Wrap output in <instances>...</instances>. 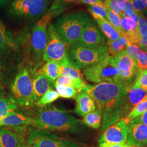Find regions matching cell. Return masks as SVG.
<instances>
[{"label":"cell","mask_w":147,"mask_h":147,"mask_svg":"<svg viewBox=\"0 0 147 147\" xmlns=\"http://www.w3.org/2000/svg\"><path fill=\"white\" fill-rule=\"evenodd\" d=\"M59 67L60 64L58 62L50 61L46 62L42 67L34 74H42L55 82L58 77L61 76Z\"/></svg>","instance_id":"cell-20"},{"label":"cell","mask_w":147,"mask_h":147,"mask_svg":"<svg viewBox=\"0 0 147 147\" xmlns=\"http://www.w3.org/2000/svg\"><path fill=\"white\" fill-rule=\"evenodd\" d=\"M128 43L129 42L126 38L123 36L115 40H109L107 44L109 53H110L113 57H115L119 53L125 51Z\"/></svg>","instance_id":"cell-26"},{"label":"cell","mask_w":147,"mask_h":147,"mask_svg":"<svg viewBox=\"0 0 147 147\" xmlns=\"http://www.w3.org/2000/svg\"><path fill=\"white\" fill-rule=\"evenodd\" d=\"M123 11L126 9H133L129 0H116Z\"/></svg>","instance_id":"cell-42"},{"label":"cell","mask_w":147,"mask_h":147,"mask_svg":"<svg viewBox=\"0 0 147 147\" xmlns=\"http://www.w3.org/2000/svg\"><path fill=\"white\" fill-rule=\"evenodd\" d=\"M80 2V0H54L47 12L51 16L52 18H53L66 11L72 5Z\"/></svg>","instance_id":"cell-22"},{"label":"cell","mask_w":147,"mask_h":147,"mask_svg":"<svg viewBox=\"0 0 147 147\" xmlns=\"http://www.w3.org/2000/svg\"><path fill=\"white\" fill-rule=\"evenodd\" d=\"M133 9L137 13H142L147 9L146 0H129Z\"/></svg>","instance_id":"cell-37"},{"label":"cell","mask_w":147,"mask_h":147,"mask_svg":"<svg viewBox=\"0 0 147 147\" xmlns=\"http://www.w3.org/2000/svg\"><path fill=\"white\" fill-rule=\"evenodd\" d=\"M83 73L86 79L96 84L111 82L123 84L115 58L110 55L107 56L98 63L84 69Z\"/></svg>","instance_id":"cell-5"},{"label":"cell","mask_w":147,"mask_h":147,"mask_svg":"<svg viewBox=\"0 0 147 147\" xmlns=\"http://www.w3.org/2000/svg\"><path fill=\"white\" fill-rule=\"evenodd\" d=\"M121 36L125 38L128 42L139 45L142 36L138 31V24L131 19L123 16H121Z\"/></svg>","instance_id":"cell-14"},{"label":"cell","mask_w":147,"mask_h":147,"mask_svg":"<svg viewBox=\"0 0 147 147\" xmlns=\"http://www.w3.org/2000/svg\"><path fill=\"white\" fill-rule=\"evenodd\" d=\"M24 143L22 137L11 129L0 130V145L2 147H20Z\"/></svg>","instance_id":"cell-18"},{"label":"cell","mask_w":147,"mask_h":147,"mask_svg":"<svg viewBox=\"0 0 147 147\" xmlns=\"http://www.w3.org/2000/svg\"><path fill=\"white\" fill-rule=\"evenodd\" d=\"M129 125L121 119L104 130L100 137L99 143L125 144L129 131Z\"/></svg>","instance_id":"cell-12"},{"label":"cell","mask_w":147,"mask_h":147,"mask_svg":"<svg viewBox=\"0 0 147 147\" xmlns=\"http://www.w3.org/2000/svg\"><path fill=\"white\" fill-rule=\"evenodd\" d=\"M142 13L143 14L145 15V16H146L147 17V9H146L145 11H143L142 12Z\"/></svg>","instance_id":"cell-48"},{"label":"cell","mask_w":147,"mask_h":147,"mask_svg":"<svg viewBox=\"0 0 147 147\" xmlns=\"http://www.w3.org/2000/svg\"><path fill=\"white\" fill-rule=\"evenodd\" d=\"M137 65L138 69H147V52L144 51L137 61Z\"/></svg>","instance_id":"cell-40"},{"label":"cell","mask_w":147,"mask_h":147,"mask_svg":"<svg viewBox=\"0 0 147 147\" xmlns=\"http://www.w3.org/2000/svg\"><path fill=\"white\" fill-rule=\"evenodd\" d=\"M1 91H0V96H1Z\"/></svg>","instance_id":"cell-51"},{"label":"cell","mask_w":147,"mask_h":147,"mask_svg":"<svg viewBox=\"0 0 147 147\" xmlns=\"http://www.w3.org/2000/svg\"><path fill=\"white\" fill-rule=\"evenodd\" d=\"M138 28L142 37H144L147 34V18L142 13H138Z\"/></svg>","instance_id":"cell-36"},{"label":"cell","mask_w":147,"mask_h":147,"mask_svg":"<svg viewBox=\"0 0 147 147\" xmlns=\"http://www.w3.org/2000/svg\"><path fill=\"white\" fill-rule=\"evenodd\" d=\"M99 147H126L125 144H120V143H112L102 142L99 143Z\"/></svg>","instance_id":"cell-43"},{"label":"cell","mask_w":147,"mask_h":147,"mask_svg":"<svg viewBox=\"0 0 147 147\" xmlns=\"http://www.w3.org/2000/svg\"><path fill=\"white\" fill-rule=\"evenodd\" d=\"M101 1H102V0H101ZM103 1H104V2H105V0H103Z\"/></svg>","instance_id":"cell-52"},{"label":"cell","mask_w":147,"mask_h":147,"mask_svg":"<svg viewBox=\"0 0 147 147\" xmlns=\"http://www.w3.org/2000/svg\"><path fill=\"white\" fill-rule=\"evenodd\" d=\"M80 2L89 5H94L96 4L103 5H105V2L101 0H80Z\"/></svg>","instance_id":"cell-44"},{"label":"cell","mask_w":147,"mask_h":147,"mask_svg":"<svg viewBox=\"0 0 147 147\" xmlns=\"http://www.w3.org/2000/svg\"><path fill=\"white\" fill-rule=\"evenodd\" d=\"M126 144L136 147L147 146V125L141 123L130 124Z\"/></svg>","instance_id":"cell-13"},{"label":"cell","mask_w":147,"mask_h":147,"mask_svg":"<svg viewBox=\"0 0 147 147\" xmlns=\"http://www.w3.org/2000/svg\"><path fill=\"white\" fill-rule=\"evenodd\" d=\"M135 83L147 92V69H139Z\"/></svg>","instance_id":"cell-35"},{"label":"cell","mask_w":147,"mask_h":147,"mask_svg":"<svg viewBox=\"0 0 147 147\" xmlns=\"http://www.w3.org/2000/svg\"><path fill=\"white\" fill-rule=\"evenodd\" d=\"M18 109V105L13 99L0 96V121Z\"/></svg>","instance_id":"cell-28"},{"label":"cell","mask_w":147,"mask_h":147,"mask_svg":"<svg viewBox=\"0 0 147 147\" xmlns=\"http://www.w3.org/2000/svg\"><path fill=\"white\" fill-rule=\"evenodd\" d=\"M32 125L44 130L76 132L82 124L67 111L53 107L39 111L33 118Z\"/></svg>","instance_id":"cell-2"},{"label":"cell","mask_w":147,"mask_h":147,"mask_svg":"<svg viewBox=\"0 0 147 147\" xmlns=\"http://www.w3.org/2000/svg\"><path fill=\"white\" fill-rule=\"evenodd\" d=\"M11 89L13 99L17 104L26 107L35 104L32 80L27 69L24 68L18 74Z\"/></svg>","instance_id":"cell-8"},{"label":"cell","mask_w":147,"mask_h":147,"mask_svg":"<svg viewBox=\"0 0 147 147\" xmlns=\"http://www.w3.org/2000/svg\"><path fill=\"white\" fill-rule=\"evenodd\" d=\"M147 95V92L136 84L132 86L129 90L123 111L122 119H124L130 111Z\"/></svg>","instance_id":"cell-15"},{"label":"cell","mask_w":147,"mask_h":147,"mask_svg":"<svg viewBox=\"0 0 147 147\" xmlns=\"http://www.w3.org/2000/svg\"><path fill=\"white\" fill-rule=\"evenodd\" d=\"M142 49L144 52H147V47H146L142 48Z\"/></svg>","instance_id":"cell-49"},{"label":"cell","mask_w":147,"mask_h":147,"mask_svg":"<svg viewBox=\"0 0 147 147\" xmlns=\"http://www.w3.org/2000/svg\"><path fill=\"white\" fill-rule=\"evenodd\" d=\"M55 86L56 90V91L57 92L59 97L63 98H73L79 93V90L78 89L64 85H56Z\"/></svg>","instance_id":"cell-31"},{"label":"cell","mask_w":147,"mask_h":147,"mask_svg":"<svg viewBox=\"0 0 147 147\" xmlns=\"http://www.w3.org/2000/svg\"><path fill=\"white\" fill-rule=\"evenodd\" d=\"M75 112L79 116L84 117L96 109L94 101L84 90L79 92L75 96Z\"/></svg>","instance_id":"cell-16"},{"label":"cell","mask_w":147,"mask_h":147,"mask_svg":"<svg viewBox=\"0 0 147 147\" xmlns=\"http://www.w3.org/2000/svg\"><path fill=\"white\" fill-rule=\"evenodd\" d=\"M126 53L137 62V61L142 56L144 51L136 44L129 42L125 51Z\"/></svg>","instance_id":"cell-34"},{"label":"cell","mask_w":147,"mask_h":147,"mask_svg":"<svg viewBox=\"0 0 147 147\" xmlns=\"http://www.w3.org/2000/svg\"><path fill=\"white\" fill-rule=\"evenodd\" d=\"M126 147H134V146H129V145H127V144H126Z\"/></svg>","instance_id":"cell-50"},{"label":"cell","mask_w":147,"mask_h":147,"mask_svg":"<svg viewBox=\"0 0 147 147\" xmlns=\"http://www.w3.org/2000/svg\"><path fill=\"white\" fill-rule=\"evenodd\" d=\"M129 89L124 84L111 82L87 84L81 89L90 95L94 101L96 107L102 112V131L122 119L124 104Z\"/></svg>","instance_id":"cell-1"},{"label":"cell","mask_w":147,"mask_h":147,"mask_svg":"<svg viewBox=\"0 0 147 147\" xmlns=\"http://www.w3.org/2000/svg\"><path fill=\"white\" fill-rule=\"evenodd\" d=\"M120 16L130 18L134 21H135L138 24V13L134 11L133 9H126L121 13Z\"/></svg>","instance_id":"cell-39"},{"label":"cell","mask_w":147,"mask_h":147,"mask_svg":"<svg viewBox=\"0 0 147 147\" xmlns=\"http://www.w3.org/2000/svg\"><path fill=\"white\" fill-rule=\"evenodd\" d=\"M104 2L105 5L109 7L112 11H113L119 16H121L123 11L116 0H105Z\"/></svg>","instance_id":"cell-38"},{"label":"cell","mask_w":147,"mask_h":147,"mask_svg":"<svg viewBox=\"0 0 147 147\" xmlns=\"http://www.w3.org/2000/svg\"><path fill=\"white\" fill-rule=\"evenodd\" d=\"M106 10L107 13V20L121 35V16L112 11L107 6L106 7Z\"/></svg>","instance_id":"cell-33"},{"label":"cell","mask_w":147,"mask_h":147,"mask_svg":"<svg viewBox=\"0 0 147 147\" xmlns=\"http://www.w3.org/2000/svg\"><path fill=\"white\" fill-rule=\"evenodd\" d=\"M8 0H0V7L5 4Z\"/></svg>","instance_id":"cell-46"},{"label":"cell","mask_w":147,"mask_h":147,"mask_svg":"<svg viewBox=\"0 0 147 147\" xmlns=\"http://www.w3.org/2000/svg\"><path fill=\"white\" fill-rule=\"evenodd\" d=\"M53 0H14L11 4V12L27 19L39 20L49 9Z\"/></svg>","instance_id":"cell-9"},{"label":"cell","mask_w":147,"mask_h":147,"mask_svg":"<svg viewBox=\"0 0 147 147\" xmlns=\"http://www.w3.org/2000/svg\"><path fill=\"white\" fill-rule=\"evenodd\" d=\"M94 19L98 24L101 31L105 34V36L109 38V40H115L121 37V34L107 20L100 18H96Z\"/></svg>","instance_id":"cell-23"},{"label":"cell","mask_w":147,"mask_h":147,"mask_svg":"<svg viewBox=\"0 0 147 147\" xmlns=\"http://www.w3.org/2000/svg\"><path fill=\"white\" fill-rule=\"evenodd\" d=\"M0 147H2L1 146V145H0Z\"/></svg>","instance_id":"cell-54"},{"label":"cell","mask_w":147,"mask_h":147,"mask_svg":"<svg viewBox=\"0 0 147 147\" xmlns=\"http://www.w3.org/2000/svg\"><path fill=\"white\" fill-rule=\"evenodd\" d=\"M20 147H31V146L28 143V144H23Z\"/></svg>","instance_id":"cell-47"},{"label":"cell","mask_w":147,"mask_h":147,"mask_svg":"<svg viewBox=\"0 0 147 147\" xmlns=\"http://www.w3.org/2000/svg\"><path fill=\"white\" fill-rule=\"evenodd\" d=\"M68 59L75 68H87L109 55L107 45L99 47H86L75 46L69 47Z\"/></svg>","instance_id":"cell-6"},{"label":"cell","mask_w":147,"mask_h":147,"mask_svg":"<svg viewBox=\"0 0 147 147\" xmlns=\"http://www.w3.org/2000/svg\"><path fill=\"white\" fill-rule=\"evenodd\" d=\"M105 44L106 39L102 32L94 22L91 20L84 27L74 47H99L105 46Z\"/></svg>","instance_id":"cell-11"},{"label":"cell","mask_w":147,"mask_h":147,"mask_svg":"<svg viewBox=\"0 0 147 147\" xmlns=\"http://www.w3.org/2000/svg\"><path fill=\"white\" fill-rule=\"evenodd\" d=\"M91 20L90 16L84 11H75L61 16L54 26L63 41L69 47H72Z\"/></svg>","instance_id":"cell-4"},{"label":"cell","mask_w":147,"mask_h":147,"mask_svg":"<svg viewBox=\"0 0 147 147\" xmlns=\"http://www.w3.org/2000/svg\"><path fill=\"white\" fill-rule=\"evenodd\" d=\"M33 123V118L27 117L21 113L13 112L8 115L0 121L1 126L19 127L32 125Z\"/></svg>","instance_id":"cell-19"},{"label":"cell","mask_w":147,"mask_h":147,"mask_svg":"<svg viewBox=\"0 0 147 147\" xmlns=\"http://www.w3.org/2000/svg\"><path fill=\"white\" fill-rule=\"evenodd\" d=\"M16 42L10 31L0 20V53L8 49H15Z\"/></svg>","instance_id":"cell-21"},{"label":"cell","mask_w":147,"mask_h":147,"mask_svg":"<svg viewBox=\"0 0 147 147\" xmlns=\"http://www.w3.org/2000/svg\"><path fill=\"white\" fill-rule=\"evenodd\" d=\"M59 72L61 75H67L73 79H84L83 75L80 69L75 68L71 63L60 65Z\"/></svg>","instance_id":"cell-29"},{"label":"cell","mask_w":147,"mask_h":147,"mask_svg":"<svg viewBox=\"0 0 147 147\" xmlns=\"http://www.w3.org/2000/svg\"><path fill=\"white\" fill-rule=\"evenodd\" d=\"M147 110V95L130 111L123 119L126 124L129 125L130 121L136 118L137 117L141 116Z\"/></svg>","instance_id":"cell-27"},{"label":"cell","mask_w":147,"mask_h":147,"mask_svg":"<svg viewBox=\"0 0 147 147\" xmlns=\"http://www.w3.org/2000/svg\"><path fill=\"white\" fill-rule=\"evenodd\" d=\"M139 47L141 49L146 47L147 46V34L144 37H142L141 42L139 44Z\"/></svg>","instance_id":"cell-45"},{"label":"cell","mask_w":147,"mask_h":147,"mask_svg":"<svg viewBox=\"0 0 147 147\" xmlns=\"http://www.w3.org/2000/svg\"><path fill=\"white\" fill-rule=\"evenodd\" d=\"M146 2H147V0H146Z\"/></svg>","instance_id":"cell-53"},{"label":"cell","mask_w":147,"mask_h":147,"mask_svg":"<svg viewBox=\"0 0 147 147\" xmlns=\"http://www.w3.org/2000/svg\"><path fill=\"white\" fill-rule=\"evenodd\" d=\"M56 85L71 87L78 89L79 92L87 85V83L84 79H73L67 75H61L55 82V86Z\"/></svg>","instance_id":"cell-24"},{"label":"cell","mask_w":147,"mask_h":147,"mask_svg":"<svg viewBox=\"0 0 147 147\" xmlns=\"http://www.w3.org/2000/svg\"><path fill=\"white\" fill-rule=\"evenodd\" d=\"M134 123H141V124H144L147 125V110L141 116L137 117L136 118L130 121L129 125H130Z\"/></svg>","instance_id":"cell-41"},{"label":"cell","mask_w":147,"mask_h":147,"mask_svg":"<svg viewBox=\"0 0 147 147\" xmlns=\"http://www.w3.org/2000/svg\"><path fill=\"white\" fill-rule=\"evenodd\" d=\"M32 80L33 92L35 102L39 100L50 89H53L55 82L47 76L40 74H34Z\"/></svg>","instance_id":"cell-17"},{"label":"cell","mask_w":147,"mask_h":147,"mask_svg":"<svg viewBox=\"0 0 147 147\" xmlns=\"http://www.w3.org/2000/svg\"><path fill=\"white\" fill-rule=\"evenodd\" d=\"M106 7L107 5H103L96 4L89 5L88 7V10L94 18H100L107 20V13Z\"/></svg>","instance_id":"cell-32"},{"label":"cell","mask_w":147,"mask_h":147,"mask_svg":"<svg viewBox=\"0 0 147 147\" xmlns=\"http://www.w3.org/2000/svg\"><path fill=\"white\" fill-rule=\"evenodd\" d=\"M102 112L96 108L84 117L83 123L86 125L93 129H98L101 126Z\"/></svg>","instance_id":"cell-25"},{"label":"cell","mask_w":147,"mask_h":147,"mask_svg":"<svg viewBox=\"0 0 147 147\" xmlns=\"http://www.w3.org/2000/svg\"><path fill=\"white\" fill-rule=\"evenodd\" d=\"M28 143L31 147H79L74 142L41 129L31 132L28 137Z\"/></svg>","instance_id":"cell-10"},{"label":"cell","mask_w":147,"mask_h":147,"mask_svg":"<svg viewBox=\"0 0 147 147\" xmlns=\"http://www.w3.org/2000/svg\"><path fill=\"white\" fill-rule=\"evenodd\" d=\"M52 18L51 16L47 12L38 20L31 32L28 60L31 73H35L44 61L43 55L47 42V29Z\"/></svg>","instance_id":"cell-3"},{"label":"cell","mask_w":147,"mask_h":147,"mask_svg":"<svg viewBox=\"0 0 147 147\" xmlns=\"http://www.w3.org/2000/svg\"><path fill=\"white\" fill-rule=\"evenodd\" d=\"M59 97L57 92L53 89H50L42 97L35 102V104L40 107L51 104Z\"/></svg>","instance_id":"cell-30"},{"label":"cell","mask_w":147,"mask_h":147,"mask_svg":"<svg viewBox=\"0 0 147 147\" xmlns=\"http://www.w3.org/2000/svg\"><path fill=\"white\" fill-rule=\"evenodd\" d=\"M69 49L68 45L56 31L54 25L50 23L47 29V42L44 53L43 61H54L60 65L70 64L68 55Z\"/></svg>","instance_id":"cell-7"}]
</instances>
